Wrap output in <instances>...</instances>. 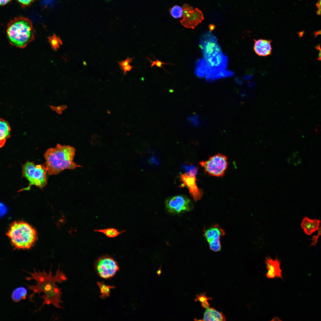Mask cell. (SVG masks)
I'll use <instances>...</instances> for the list:
<instances>
[{
    "instance_id": "obj_19",
    "label": "cell",
    "mask_w": 321,
    "mask_h": 321,
    "mask_svg": "<svg viewBox=\"0 0 321 321\" xmlns=\"http://www.w3.org/2000/svg\"><path fill=\"white\" fill-rule=\"evenodd\" d=\"M94 231L96 232L102 233L107 237L111 238L115 237L122 233H123L125 231V230L119 231L116 229L114 228H109L102 229H95Z\"/></svg>"
},
{
    "instance_id": "obj_4",
    "label": "cell",
    "mask_w": 321,
    "mask_h": 321,
    "mask_svg": "<svg viewBox=\"0 0 321 321\" xmlns=\"http://www.w3.org/2000/svg\"><path fill=\"white\" fill-rule=\"evenodd\" d=\"M7 235L14 248L18 249L30 248L37 238L35 229L29 224L23 221L12 222L10 226Z\"/></svg>"
},
{
    "instance_id": "obj_7",
    "label": "cell",
    "mask_w": 321,
    "mask_h": 321,
    "mask_svg": "<svg viewBox=\"0 0 321 321\" xmlns=\"http://www.w3.org/2000/svg\"><path fill=\"white\" fill-rule=\"evenodd\" d=\"M227 160L226 156L218 154L210 157L207 160L200 162L199 164L209 175L221 177L224 175L227 168Z\"/></svg>"
},
{
    "instance_id": "obj_1",
    "label": "cell",
    "mask_w": 321,
    "mask_h": 321,
    "mask_svg": "<svg viewBox=\"0 0 321 321\" xmlns=\"http://www.w3.org/2000/svg\"><path fill=\"white\" fill-rule=\"evenodd\" d=\"M202 38L200 45L204 59L197 62L196 74L199 77H205L209 81L233 75L232 72L226 70L227 58L222 54L215 37L209 32Z\"/></svg>"
},
{
    "instance_id": "obj_12",
    "label": "cell",
    "mask_w": 321,
    "mask_h": 321,
    "mask_svg": "<svg viewBox=\"0 0 321 321\" xmlns=\"http://www.w3.org/2000/svg\"><path fill=\"white\" fill-rule=\"evenodd\" d=\"M204 19V15L202 11L198 8H196L189 17L182 18L180 21V22L181 24L185 28L194 29Z\"/></svg>"
},
{
    "instance_id": "obj_27",
    "label": "cell",
    "mask_w": 321,
    "mask_h": 321,
    "mask_svg": "<svg viewBox=\"0 0 321 321\" xmlns=\"http://www.w3.org/2000/svg\"><path fill=\"white\" fill-rule=\"evenodd\" d=\"M189 120L195 126H197L200 125V122L199 120V117L197 115L190 117L189 119Z\"/></svg>"
},
{
    "instance_id": "obj_20",
    "label": "cell",
    "mask_w": 321,
    "mask_h": 321,
    "mask_svg": "<svg viewBox=\"0 0 321 321\" xmlns=\"http://www.w3.org/2000/svg\"><path fill=\"white\" fill-rule=\"evenodd\" d=\"M97 285L100 288L101 295L100 297L105 298L109 296L110 289L114 288V286L107 285L102 282H98Z\"/></svg>"
},
{
    "instance_id": "obj_13",
    "label": "cell",
    "mask_w": 321,
    "mask_h": 321,
    "mask_svg": "<svg viewBox=\"0 0 321 321\" xmlns=\"http://www.w3.org/2000/svg\"><path fill=\"white\" fill-rule=\"evenodd\" d=\"M254 49L255 53L260 56H265L271 54L272 40H270L254 39Z\"/></svg>"
},
{
    "instance_id": "obj_22",
    "label": "cell",
    "mask_w": 321,
    "mask_h": 321,
    "mask_svg": "<svg viewBox=\"0 0 321 321\" xmlns=\"http://www.w3.org/2000/svg\"><path fill=\"white\" fill-rule=\"evenodd\" d=\"M182 10V18L189 17L193 11V7L189 4L185 3L181 7Z\"/></svg>"
},
{
    "instance_id": "obj_34",
    "label": "cell",
    "mask_w": 321,
    "mask_h": 321,
    "mask_svg": "<svg viewBox=\"0 0 321 321\" xmlns=\"http://www.w3.org/2000/svg\"><path fill=\"white\" fill-rule=\"evenodd\" d=\"M316 6L317 8L318 9V10H321V0H319L316 3Z\"/></svg>"
},
{
    "instance_id": "obj_23",
    "label": "cell",
    "mask_w": 321,
    "mask_h": 321,
    "mask_svg": "<svg viewBox=\"0 0 321 321\" xmlns=\"http://www.w3.org/2000/svg\"><path fill=\"white\" fill-rule=\"evenodd\" d=\"M210 248L215 252L220 251L221 249V245L220 239L215 240L208 243Z\"/></svg>"
},
{
    "instance_id": "obj_9",
    "label": "cell",
    "mask_w": 321,
    "mask_h": 321,
    "mask_svg": "<svg viewBox=\"0 0 321 321\" xmlns=\"http://www.w3.org/2000/svg\"><path fill=\"white\" fill-rule=\"evenodd\" d=\"M166 208L171 213H179L190 210L192 204L190 199L183 195H177L168 199L166 202Z\"/></svg>"
},
{
    "instance_id": "obj_5",
    "label": "cell",
    "mask_w": 321,
    "mask_h": 321,
    "mask_svg": "<svg viewBox=\"0 0 321 321\" xmlns=\"http://www.w3.org/2000/svg\"><path fill=\"white\" fill-rule=\"evenodd\" d=\"M7 34L10 42L15 46L22 48L31 40L33 29L31 21L28 18L19 17L12 20L9 24Z\"/></svg>"
},
{
    "instance_id": "obj_16",
    "label": "cell",
    "mask_w": 321,
    "mask_h": 321,
    "mask_svg": "<svg viewBox=\"0 0 321 321\" xmlns=\"http://www.w3.org/2000/svg\"><path fill=\"white\" fill-rule=\"evenodd\" d=\"M11 128L8 122L0 118V148L3 147L10 136Z\"/></svg>"
},
{
    "instance_id": "obj_3",
    "label": "cell",
    "mask_w": 321,
    "mask_h": 321,
    "mask_svg": "<svg viewBox=\"0 0 321 321\" xmlns=\"http://www.w3.org/2000/svg\"><path fill=\"white\" fill-rule=\"evenodd\" d=\"M75 152L73 147L59 144L48 149L44 155L48 174L55 175L66 169H73L81 167L73 161Z\"/></svg>"
},
{
    "instance_id": "obj_6",
    "label": "cell",
    "mask_w": 321,
    "mask_h": 321,
    "mask_svg": "<svg viewBox=\"0 0 321 321\" xmlns=\"http://www.w3.org/2000/svg\"><path fill=\"white\" fill-rule=\"evenodd\" d=\"M47 173L45 164H35L33 162L26 161L22 166V176L28 180L29 185L23 190H29L32 185L43 189L47 183Z\"/></svg>"
},
{
    "instance_id": "obj_30",
    "label": "cell",
    "mask_w": 321,
    "mask_h": 321,
    "mask_svg": "<svg viewBox=\"0 0 321 321\" xmlns=\"http://www.w3.org/2000/svg\"><path fill=\"white\" fill-rule=\"evenodd\" d=\"M20 2L24 5H28L33 0H18Z\"/></svg>"
},
{
    "instance_id": "obj_2",
    "label": "cell",
    "mask_w": 321,
    "mask_h": 321,
    "mask_svg": "<svg viewBox=\"0 0 321 321\" xmlns=\"http://www.w3.org/2000/svg\"><path fill=\"white\" fill-rule=\"evenodd\" d=\"M52 269L51 265L48 273L44 270L42 272L37 271L35 268H34V272H28L31 276L27 277L26 279L34 280L36 281L35 285H27L28 289L33 292L29 296V300L33 301V297L35 294L39 295L43 293L42 296L40 297L43 300V301L36 311L40 310L44 305L50 304L57 308L64 309L60 305L63 302L61 299V289L58 287L56 283H62L67 281V278L65 274L61 270L60 266L54 275H52Z\"/></svg>"
},
{
    "instance_id": "obj_8",
    "label": "cell",
    "mask_w": 321,
    "mask_h": 321,
    "mask_svg": "<svg viewBox=\"0 0 321 321\" xmlns=\"http://www.w3.org/2000/svg\"><path fill=\"white\" fill-rule=\"evenodd\" d=\"M95 271L101 278L106 279L111 278L119 271V267L117 261L108 255H103L95 261Z\"/></svg>"
},
{
    "instance_id": "obj_35",
    "label": "cell",
    "mask_w": 321,
    "mask_h": 321,
    "mask_svg": "<svg viewBox=\"0 0 321 321\" xmlns=\"http://www.w3.org/2000/svg\"><path fill=\"white\" fill-rule=\"evenodd\" d=\"M157 275L158 276H160V274H161V267H160L159 268V269H158V270L157 271Z\"/></svg>"
},
{
    "instance_id": "obj_25",
    "label": "cell",
    "mask_w": 321,
    "mask_h": 321,
    "mask_svg": "<svg viewBox=\"0 0 321 321\" xmlns=\"http://www.w3.org/2000/svg\"><path fill=\"white\" fill-rule=\"evenodd\" d=\"M211 298H208L206 297L204 293H202L199 295H197L196 297L194 299L195 301H199L202 303L207 301L208 300H211Z\"/></svg>"
},
{
    "instance_id": "obj_36",
    "label": "cell",
    "mask_w": 321,
    "mask_h": 321,
    "mask_svg": "<svg viewBox=\"0 0 321 321\" xmlns=\"http://www.w3.org/2000/svg\"><path fill=\"white\" fill-rule=\"evenodd\" d=\"M317 14L319 15H320L321 14V10H318L316 12Z\"/></svg>"
},
{
    "instance_id": "obj_17",
    "label": "cell",
    "mask_w": 321,
    "mask_h": 321,
    "mask_svg": "<svg viewBox=\"0 0 321 321\" xmlns=\"http://www.w3.org/2000/svg\"><path fill=\"white\" fill-rule=\"evenodd\" d=\"M204 312L203 320L204 321H224L226 318L223 314L213 308H208L206 309Z\"/></svg>"
},
{
    "instance_id": "obj_37",
    "label": "cell",
    "mask_w": 321,
    "mask_h": 321,
    "mask_svg": "<svg viewBox=\"0 0 321 321\" xmlns=\"http://www.w3.org/2000/svg\"><path fill=\"white\" fill-rule=\"evenodd\" d=\"M210 29L212 30V29H213L214 28V26H213L212 25H211V26H210Z\"/></svg>"
},
{
    "instance_id": "obj_32",
    "label": "cell",
    "mask_w": 321,
    "mask_h": 321,
    "mask_svg": "<svg viewBox=\"0 0 321 321\" xmlns=\"http://www.w3.org/2000/svg\"><path fill=\"white\" fill-rule=\"evenodd\" d=\"M51 40V43L52 45H53V46H55V45H57V44H58V43L57 41V40L56 39H55V38L53 39H52V40Z\"/></svg>"
},
{
    "instance_id": "obj_18",
    "label": "cell",
    "mask_w": 321,
    "mask_h": 321,
    "mask_svg": "<svg viewBox=\"0 0 321 321\" xmlns=\"http://www.w3.org/2000/svg\"><path fill=\"white\" fill-rule=\"evenodd\" d=\"M27 290L24 287H20L16 288L12 292V298L15 302H18L26 298Z\"/></svg>"
},
{
    "instance_id": "obj_31",
    "label": "cell",
    "mask_w": 321,
    "mask_h": 321,
    "mask_svg": "<svg viewBox=\"0 0 321 321\" xmlns=\"http://www.w3.org/2000/svg\"><path fill=\"white\" fill-rule=\"evenodd\" d=\"M201 305L202 307L205 309L209 308L210 306V304L208 301L201 303Z\"/></svg>"
},
{
    "instance_id": "obj_11",
    "label": "cell",
    "mask_w": 321,
    "mask_h": 321,
    "mask_svg": "<svg viewBox=\"0 0 321 321\" xmlns=\"http://www.w3.org/2000/svg\"><path fill=\"white\" fill-rule=\"evenodd\" d=\"M265 263L267 272L266 277L270 279L276 278L282 279V270L281 268V262L276 258L273 259L269 256L266 257Z\"/></svg>"
},
{
    "instance_id": "obj_26",
    "label": "cell",
    "mask_w": 321,
    "mask_h": 321,
    "mask_svg": "<svg viewBox=\"0 0 321 321\" xmlns=\"http://www.w3.org/2000/svg\"><path fill=\"white\" fill-rule=\"evenodd\" d=\"M135 58V57L130 58L128 57L124 60H122L120 61H118L117 62L120 68L123 66L129 64L132 62L133 59Z\"/></svg>"
},
{
    "instance_id": "obj_29",
    "label": "cell",
    "mask_w": 321,
    "mask_h": 321,
    "mask_svg": "<svg viewBox=\"0 0 321 321\" xmlns=\"http://www.w3.org/2000/svg\"><path fill=\"white\" fill-rule=\"evenodd\" d=\"M134 67H135L129 64L120 68L123 71V75L125 76L128 72L130 71Z\"/></svg>"
},
{
    "instance_id": "obj_14",
    "label": "cell",
    "mask_w": 321,
    "mask_h": 321,
    "mask_svg": "<svg viewBox=\"0 0 321 321\" xmlns=\"http://www.w3.org/2000/svg\"><path fill=\"white\" fill-rule=\"evenodd\" d=\"M225 234L224 230L217 224L209 226L204 231V236L208 243L220 239Z\"/></svg>"
},
{
    "instance_id": "obj_24",
    "label": "cell",
    "mask_w": 321,
    "mask_h": 321,
    "mask_svg": "<svg viewBox=\"0 0 321 321\" xmlns=\"http://www.w3.org/2000/svg\"><path fill=\"white\" fill-rule=\"evenodd\" d=\"M147 59H148L149 61L151 63V67H152L154 65H156L157 67H160L161 68L163 69V65H172L173 64L171 63H166L162 62L160 60H159L158 59H155L156 60L152 61L149 58L147 57L146 58Z\"/></svg>"
},
{
    "instance_id": "obj_21",
    "label": "cell",
    "mask_w": 321,
    "mask_h": 321,
    "mask_svg": "<svg viewBox=\"0 0 321 321\" xmlns=\"http://www.w3.org/2000/svg\"><path fill=\"white\" fill-rule=\"evenodd\" d=\"M169 11L171 16L175 19L182 17V10L181 7L178 5H175L170 8Z\"/></svg>"
},
{
    "instance_id": "obj_33",
    "label": "cell",
    "mask_w": 321,
    "mask_h": 321,
    "mask_svg": "<svg viewBox=\"0 0 321 321\" xmlns=\"http://www.w3.org/2000/svg\"><path fill=\"white\" fill-rule=\"evenodd\" d=\"M11 0H0V5L5 4L9 2Z\"/></svg>"
},
{
    "instance_id": "obj_28",
    "label": "cell",
    "mask_w": 321,
    "mask_h": 321,
    "mask_svg": "<svg viewBox=\"0 0 321 321\" xmlns=\"http://www.w3.org/2000/svg\"><path fill=\"white\" fill-rule=\"evenodd\" d=\"M318 233L317 235H315L313 236L311 240H312V242L310 244V246H315L317 244L318 238L321 235V228L320 227L318 229Z\"/></svg>"
},
{
    "instance_id": "obj_15",
    "label": "cell",
    "mask_w": 321,
    "mask_h": 321,
    "mask_svg": "<svg viewBox=\"0 0 321 321\" xmlns=\"http://www.w3.org/2000/svg\"><path fill=\"white\" fill-rule=\"evenodd\" d=\"M320 222V221L319 220L311 219L306 217L303 219L301 224V226L305 233L310 235L318 230Z\"/></svg>"
},
{
    "instance_id": "obj_10",
    "label": "cell",
    "mask_w": 321,
    "mask_h": 321,
    "mask_svg": "<svg viewBox=\"0 0 321 321\" xmlns=\"http://www.w3.org/2000/svg\"><path fill=\"white\" fill-rule=\"evenodd\" d=\"M195 176L188 173L183 174L180 175V178L183 183L182 186H186L188 188L193 199L196 202L202 198L203 193L196 185Z\"/></svg>"
}]
</instances>
